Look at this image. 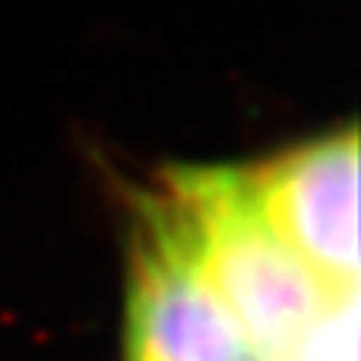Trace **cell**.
I'll return each instance as SVG.
<instances>
[{
    "label": "cell",
    "instance_id": "6da1fadb",
    "mask_svg": "<svg viewBox=\"0 0 361 361\" xmlns=\"http://www.w3.org/2000/svg\"><path fill=\"white\" fill-rule=\"evenodd\" d=\"M187 219L209 286L257 361H286L320 317L330 288L267 222L244 169H178L162 180Z\"/></svg>",
    "mask_w": 361,
    "mask_h": 361
},
{
    "label": "cell",
    "instance_id": "7a4b0ae2",
    "mask_svg": "<svg viewBox=\"0 0 361 361\" xmlns=\"http://www.w3.org/2000/svg\"><path fill=\"white\" fill-rule=\"evenodd\" d=\"M241 326L197 260L187 219L159 187L140 209L127 295V361H250Z\"/></svg>",
    "mask_w": 361,
    "mask_h": 361
},
{
    "label": "cell",
    "instance_id": "3957f363",
    "mask_svg": "<svg viewBox=\"0 0 361 361\" xmlns=\"http://www.w3.org/2000/svg\"><path fill=\"white\" fill-rule=\"evenodd\" d=\"M273 231L330 288L358 286V130L343 127L250 171Z\"/></svg>",
    "mask_w": 361,
    "mask_h": 361
},
{
    "label": "cell",
    "instance_id": "277c9868",
    "mask_svg": "<svg viewBox=\"0 0 361 361\" xmlns=\"http://www.w3.org/2000/svg\"><path fill=\"white\" fill-rule=\"evenodd\" d=\"M286 361H358V286L333 295Z\"/></svg>",
    "mask_w": 361,
    "mask_h": 361
}]
</instances>
